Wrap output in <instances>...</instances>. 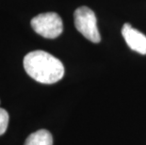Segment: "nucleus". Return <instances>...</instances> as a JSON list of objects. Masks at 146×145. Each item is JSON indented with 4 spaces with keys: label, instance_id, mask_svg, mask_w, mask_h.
<instances>
[{
    "label": "nucleus",
    "instance_id": "obj_6",
    "mask_svg": "<svg viewBox=\"0 0 146 145\" xmlns=\"http://www.w3.org/2000/svg\"><path fill=\"white\" fill-rule=\"evenodd\" d=\"M10 116L6 109L0 107V136L3 135L8 128Z\"/></svg>",
    "mask_w": 146,
    "mask_h": 145
},
{
    "label": "nucleus",
    "instance_id": "obj_1",
    "mask_svg": "<svg viewBox=\"0 0 146 145\" xmlns=\"http://www.w3.org/2000/svg\"><path fill=\"white\" fill-rule=\"evenodd\" d=\"M24 68L30 77L42 84H54L64 75L62 62L42 50L32 51L26 55Z\"/></svg>",
    "mask_w": 146,
    "mask_h": 145
},
{
    "label": "nucleus",
    "instance_id": "obj_2",
    "mask_svg": "<svg viewBox=\"0 0 146 145\" xmlns=\"http://www.w3.org/2000/svg\"><path fill=\"white\" fill-rule=\"evenodd\" d=\"M31 26L36 33L46 39L57 38L63 31L62 20L56 12L38 14L31 20Z\"/></svg>",
    "mask_w": 146,
    "mask_h": 145
},
{
    "label": "nucleus",
    "instance_id": "obj_5",
    "mask_svg": "<svg viewBox=\"0 0 146 145\" xmlns=\"http://www.w3.org/2000/svg\"><path fill=\"white\" fill-rule=\"evenodd\" d=\"M24 145H53V137L48 130L40 129L30 134Z\"/></svg>",
    "mask_w": 146,
    "mask_h": 145
},
{
    "label": "nucleus",
    "instance_id": "obj_3",
    "mask_svg": "<svg viewBox=\"0 0 146 145\" xmlns=\"http://www.w3.org/2000/svg\"><path fill=\"white\" fill-rule=\"evenodd\" d=\"M74 26L76 29L89 41L97 44L101 41V36L97 27L94 12L88 7H80L74 13Z\"/></svg>",
    "mask_w": 146,
    "mask_h": 145
},
{
    "label": "nucleus",
    "instance_id": "obj_4",
    "mask_svg": "<svg viewBox=\"0 0 146 145\" xmlns=\"http://www.w3.org/2000/svg\"><path fill=\"white\" fill-rule=\"evenodd\" d=\"M122 35L127 45L133 51L141 55H146V36L126 23L122 28Z\"/></svg>",
    "mask_w": 146,
    "mask_h": 145
}]
</instances>
